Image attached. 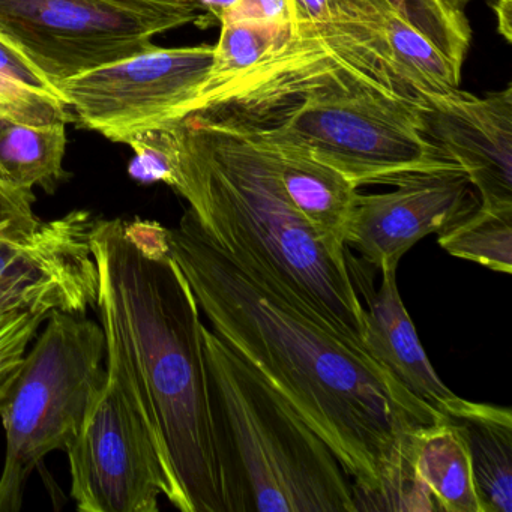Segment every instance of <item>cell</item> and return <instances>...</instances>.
<instances>
[{
  "instance_id": "cell-17",
  "label": "cell",
  "mask_w": 512,
  "mask_h": 512,
  "mask_svg": "<svg viewBox=\"0 0 512 512\" xmlns=\"http://www.w3.org/2000/svg\"><path fill=\"white\" fill-rule=\"evenodd\" d=\"M410 458L437 511L482 512L469 449L452 422L442 418L416 428L410 437Z\"/></svg>"
},
{
  "instance_id": "cell-24",
  "label": "cell",
  "mask_w": 512,
  "mask_h": 512,
  "mask_svg": "<svg viewBox=\"0 0 512 512\" xmlns=\"http://www.w3.org/2000/svg\"><path fill=\"white\" fill-rule=\"evenodd\" d=\"M181 122L146 128L125 140L134 151L128 172L142 184L163 182L178 190L181 181Z\"/></svg>"
},
{
  "instance_id": "cell-10",
  "label": "cell",
  "mask_w": 512,
  "mask_h": 512,
  "mask_svg": "<svg viewBox=\"0 0 512 512\" xmlns=\"http://www.w3.org/2000/svg\"><path fill=\"white\" fill-rule=\"evenodd\" d=\"M214 47H151L65 80L59 95L80 127L125 143L146 128L178 124L211 70Z\"/></svg>"
},
{
  "instance_id": "cell-2",
  "label": "cell",
  "mask_w": 512,
  "mask_h": 512,
  "mask_svg": "<svg viewBox=\"0 0 512 512\" xmlns=\"http://www.w3.org/2000/svg\"><path fill=\"white\" fill-rule=\"evenodd\" d=\"M91 248L106 365L124 380L178 485L182 512H224L199 305L167 227L97 218Z\"/></svg>"
},
{
  "instance_id": "cell-14",
  "label": "cell",
  "mask_w": 512,
  "mask_h": 512,
  "mask_svg": "<svg viewBox=\"0 0 512 512\" xmlns=\"http://www.w3.org/2000/svg\"><path fill=\"white\" fill-rule=\"evenodd\" d=\"M362 260V259H361ZM346 263L364 305V347L407 391L443 418L457 395L442 382L428 359L397 286V269L380 271L379 289L365 271V262L346 250Z\"/></svg>"
},
{
  "instance_id": "cell-19",
  "label": "cell",
  "mask_w": 512,
  "mask_h": 512,
  "mask_svg": "<svg viewBox=\"0 0 512 512\" xmlns=\"http://www.w3.org/2000/svg\"><path fill=\"white\" fill-rule=\"evenodd\" d=\"M389 56L401 79L421 97L451 94L460 86L461 70L428 38L391 11L383 22Z\"/></svg>"
},
{
  "instance_id": "cell-8",
  "label": "cell",
  "mask_w": 512,
  "mask_h": 512,
  "mask_svg": "<svg viewBox=\"0 0 512 512\" xmlns=\"http://www.w3.org/2000/svg\"><path fill=\"white\" fill-rule=\"evenodd\" d=\"M190 25L113 0H0V40L53 88L154 47L152 38Z\"/></svg>"
},
{
  "instance_id": "cell-7",
  "label": "cell",
  "mask_w": 512,
  "mask_h": 512,
  "mask_svg": "<svg viewBox=\"0 0 512 512\" xmlns=\"http://www.w3.org/2000/svg\"><path fill=\"white\" fill-rule=\"evenodd\" d=\"M344 82L409 86L392 65L383 25L292 26V35L280 49L233 79L202 89L187 116L244 130L314 92Z\"/></svg>"
},
{
  "instance_id": "cell-16",
  "label": "cell",
  "mask_w": 512,
  "mask_h": 512,
  "mask_svg": "<svg viewBox=\"0 0 512 512\" xmlns=\"http://www.w3.org/2000/svg\"><path fill=\"white\" fill-rule=\"evenodd\" d=\"M443 418L460 430L482 512H512V412L509 407L449 401Z\"/></svg>"
},
{
  "instance_id": "cell-20",
  "label": "cell",
  "mask_w": 512,
  "mask_h": 512,
  "mask_svg": "<svg viewBox=\"0 0 512 512\" xmlns=\"http://www.w3.org/2000/svg\"><path fill=\"white\" fill-rule=\"evenodd\" d=\"M0 118L28 125L70 124L68 104L59 92L0 40Z\"/></svg>"
},
{
  "instance_id": "cell-6",
  "label": "cell",
  "mask_w": 512,
  "mask_h": 512,
  "mask_svg": "<svg viewBox=\"0 0 512 512\" xmlns=\"http://www.w3.org/2000/svg\"><path fill=\"white\" fill-rule=\"evenodd\" d=\"M44 323L0 412L7 433L0 512L20 511L32 472L50 452L67 449L106 379L100 323L62 311Z\"/></svg>"
},
{
  "instance_id": "cell-5",
  "label": "cell",
  "mask_w": 512,
  "mask_h": 512,
  "mask_svg": "<svg viewBox=\"0 0 512 512\" xmlns=\"http://www.w3.org/2000/svg\"><path fill=\"white\" fill-rule=\"evenodd\" d=\"M422 101L407 86L344 82L235 131L266 145L304 149L356 187L394 185L410 173L455 164L422 136Z\"/></svg>"
},
{
  "instance_id": "cell-25",
  "label": "cell",
  "mask_w": 512,
  "mask_h": 512,
  "mask_svg": "<svg viewBox=\"0 0 512 512\" xmlns=\"http://www.w3.org/2000/svg\"><path fill=\"white\" fill-rule=\"evenodd\" d=\"M292 26L334 22L383 25L391 13L386 0H287Z\"/></svg>"
},
{
  "instance_id": "cell-22",
  "label": "cell",
  "mask_w": 512,
  "mask_h": 512,
  "mask_svg": "<svg viewBox=\"0 0 512 512\" xmlns=\"http://www.w3.org/2000/svg\"><path fill=\"white\" fill-rule=\"evenodd\" d=\"M292 35V23L277 20L221 22L220 38L214 46L211 70L202 89L214 88L250 70ZM199 91V92H200Z\"/></svg>"
},
{
  "instance_id": "cell-3",
  "label": "cell",
  "mask_w": 512,
  "mask_h": 512,
  "mask_svg": "<svg viewBox=\"0 0 512 512\" xmlns=\"http://www.w3.org/2000/svg\"><path fill=\"white\" fill-rule=\"evenodd\" d=\"M181 194L202 226L364 346V305L338 262L287 196L266 149L238 131L181 121Z\"/></svg>"
},
{
  "instance_id": "cell-12",
  "label": "cell",
  "mask_w": 512,
  "mask_h": 512,
  "mask_svg": "<svg viewBox=\"0 0 512 512\" xmlns=\"http://www.w3.org/2000/svg\"><path fill=\"white\" fill-rule=\"evenodd\" d=\"M392 187L389 193H358L344 236L346 247L379 272L397 269L416 242L437 235L481 203L457 164L410 173Z\"/></svg>"
},
{
  "instance_id": "cell-33",
  "label": "cell",
  "mask_w": 512,
  "mask_h": 512,
  "mask_svg": "<svg viewBox=\"0 0 512 512\" xmlns=\"http://www.w3.org/2000/svg\"><path fill=\"white\" fill-rule=\"evenodd\" d=\"M449 2L454 4L455 7L464 8L467 4H469V2H472V0H449Z\"/></svg>"
},
{
  "instance_id": "cell-15",
  "label": "cell",
  "mask_w": 512,
  "mask_h": 512,
  "mask_svg": "<svg viewBox=\"0 0 512 512\" xmlns=\"http://www.w3.org/2000/svg\"><path fill=\"white\" fill-rule=\"evenodd\" d=\"M260 145L271 157L293 205L313 227L332 256L338 262L346 263L344 236L359 187L340 170L304 149L266 143Z\"/></svg>"
},
{
  "instance_id": "cell-9",
  "label": "cell",
  "mask_w": 512,
  "mask_h": 512,
  "mask_svg": "<svg viewBox=\"0 0 512 512\" xmlns=\"http://www.w3.org/2000/svg\"><path fill=\"white\" fill-rule=\"evenodd\" d=\"M71 496L83 512H157L181 494L124 380L106 365V379L67 446Z\"/></svg>"
},
{
  "instance_id": "cell-1",
  "label": "cell",
  "mask_w": 512,
  "mask_h": 512,
  "mask_svg": "<svg viewBox=\"0 0 512 512\" xmlns=\"http://www.w3.org/2000/svg\"><path fill=\"white\" fill-rule=\"evenodd\" d=\"M167 239L212 332L334 452L356 511H428L410 437L442 416L257 263L218 244L193 209Z\"/></svg>"
},
{
  "instance_id": "cell-4",
  "label": "cell",
  "mask_w": 512,
  "mask_h": 512,
  "mask_svg": "<svg viewBox=\"0 0 512 512\" xmlns=\"http://www.w3.org/2000/svg\"><path fill=\"white\" fill-rule=\"evenodd\" d=\"M224 512H356L353 481L292 406L203 323Z\"/></svg>"
},
{
  "instance_id": "cell-29",
  "label": "cell",
  "mask_w": 512,
  "mask_h": 512,
  "mask_svg": "<svg viewBox=\"0 0 512 512\" xmlns=\"http://www.w3.org/2000/svg\"><path fill=\"white\" fill-rule=\"evenodd\" d=\"M35 196L32 190L10 187L0 182V224L11 221L32 220Z\"/></svg>"
},
{
  "instance_id": "cell-26",
  "label": "cell",
  "mask_w": 512,
  "mask_h": 512,
  "mask_svg": "<svg viewBox=\"0 0 512 512\" xmlns=\"http://www.w3.org/2000/svg\"><path fill=\"white\" fill-rule=\"evenodd\" d=\"M47 317L41 310H0V376L20 367Z\"/></svg>"
},
{
  "instance_id": "cell-23",
  "label": "cell",
  "mask_w": 512,
  "mask_h": 512,
  "mask_svg": "<svg viewBox=\"0 0 512 512\" xmlns=\"http://www.w3.org/2000/svg\"><path fill=\"white\" fill-rule=\"evenodd\" d=\"M394 13L431 41L446 58L463 68L472 29L463 8L449 0H386Z\"/></svg>"
},
{
  "instance_id": "cell-30",
  "label": "cell",
  "mask_w": 512,
  "mask_h": 512,
  "mask_svg": "<svg viewBox=\"0 0 512 512\" xmlns=\"http://www.w3.org/2000/svg\"><path fill=\"white\" fill-rule=\"evenodd\" d=\"M491 8L497 19V32L506 43L512 38V0H491Z\"/></svg>"
},
{
  "instance_id": "cell-13",
  "label": "cell",
  "mask_w": 512,
  "mask_h": 512,
  "mask_svg": "<svg viewBox=\"0 0 512 512\" xmlns=\"http://www.w3.org/2000/svg\"><path fill=\"white\" fill-rule=\"evenodd\" d=\"M419 128L466 173L482 206L512 209V85L485 97H424Z\"/></svg>"
},
{
  "instance_id": "cell-27",
  "label": "cell",
  "mask_w": 512,
  "mask_h": 512,
  "mask_svg": "<svg viewBox=\"0 0 512 512\" xmlns=\"http://www.w3.org/2000/svg\"><path fill=\"white\" fill-rule=\"evenodd\" d=\"M241 20L290 22L287 0H236L235 5L227 11L221 22H241Z\"/></svg>"
},
{
  "instance_id": "cell-32",
  "label": "cell",
  "mask_w": 512,
  "mask_h": 512,
  "mask_svg": "<svg viewBox=\"0 0 512 512\" xmlns=\"http://www.w3.org/2000/svg\"><path fill=\"white\" fill-rule=\"evenodd\" d=\"M17 370L13 371V373L5 374V376H0V412L4 409L5 398H7L8 391H10L11 385H13Z\"/></svg>"
},
{
  "instance_id": "cell-31",
  "label": "cell",
  "mask_w": 512,
  "mask_h": 512,
  "mask_svg": "<svg viewBox=\"0 0 512 512\" xmlns=\"http://www.w3.org/2000/svg\"><path fill=\"white\" fill-rule=\"evenodd\" d=\"M196 2L209 17H214L221 23L227 11L235 5L236 0H196Z\"/></svg>"
},
{
  "instance_id": "cell-21",
  "label": "cell",
  "mask_w": 512,
  "mask_h": 512,
  "mask_svg": "<svg viewBox=\"0 0 512 512\" xmlns=\"http://www.w3.org/2000/svg\"><path fill=\"white\" fill-rule=\"evenodd\" d=\"M437 236V244L451 256L512 274V209H490L479 203Z\"/></svg>"
},
{
  "instance_id": "cell-11",
  "label": "cell",
  "mask_w": 512,
  "mask_h": 512,
  "mask_svg": "<svg viewBox=\"0 0 512 512\" xmlns=\"http://www.w3.org/2000/svg\"><path fill=\"white\" fill-rule=\"evenodd\" d=\"M95 221L92 212L73 211L0 224V310L85 314L97 307Z\"/></svg>"
},
{
  "instance_id": "cell-18",
  "label": "cell",
  "mask_w": 512,
  "mask_h": 512,
  "mask_svg": "<svg viewBox=\"0 0 512 512\" xmlns=\"http://www.w3.org/2000/svg\"><path fill=\"white\" fill-rule=\"evenodd\" d=\"M65 128L0 118V182L22 190H55L65 176Z\"/></svg>"
},
{
  "instance_id": "cell-28",
  "label": "cell",
  "mask_w": 512,
  "mask_h": 512,
  "mask_svg": "<svg viewBox=\"0 0 512 512\" xmlns=\"http://www.w3.org/2000/svg\"><path fill=\"white\" fill-rule=\"evenodd\" d=\"M113 2L136 8V10L149 11V13L184 17L188 22L197 23V25H202L206 17H209L196 0H113Z\"/></svg>"
}]
</instances>
